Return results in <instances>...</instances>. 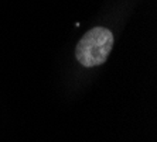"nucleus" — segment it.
Returning a JSON list of instances; mask_svg holds the SVG:
<instances>
[{"mask_svg": "<svg viewBox=\"0 0 157 142\" xmlns=\"http://www.w3.org/2000/svg\"><path fill=\"white\" fill-rule=\"evenodd\" d=\"M113 47V34L105 27L89 30L79 40L75 48V56L81 65L92 68L103 63Z\"/></svg>", "mask_w": 157, "mask_h": 142, "instance_id": "nucleus-1", "label": "nucleus"}]
</instances>
